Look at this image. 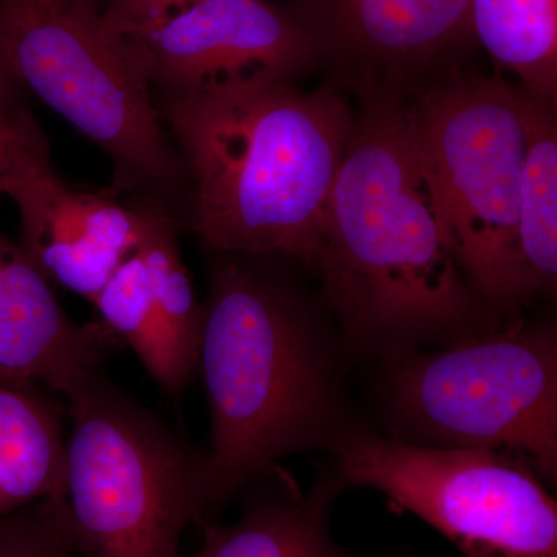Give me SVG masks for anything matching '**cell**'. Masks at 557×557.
Masks as SVG:
<instances>
[{"instance_id":"6da1fadb","label":"cell","mask_w":557,"mask_h":557,"mask_svg":"<svg viewBox=\"0 0 557 557\" xmlns=\"http://www.w3.org/2000/svg\"><path fill=\"white\" fill-rule=\"evenodd\" d=\"M205 247L288 258L317 269L325 208L355 129L338 91L292 83L223 84L161 94Z\"/></svg>"},{"instance_id":"7a4b0ae2","label":"cell","mask_w":557,"mask_h":557,"mask_svg":"<svg viewBox=\"0 0 557 557\" xmlns=\"http://www.w3.org/2000/svg\"><path fill=\"white\" fill-rule=\"evenodd\" d=\"M317 270L359 339L457 327L475 309L405 90H366L325 208Z\"/></svg>"},{"instance_id":"3957f363","label":"cell","mask_w":557,"mask_h":557,"mask_svg":"<svg viewBox=\"0 0 557 557\" xmlns=\"http://www.w3.org/2000/svg\"><path fill=\"white\" fill-rule=\"evenodd\" d=\"M197 370L215 508L281 458L347 434L329 347L304 300L260 258L214 252Z\"/></svg>"},{"instance_id":"277c9868","label":"cell","mask_w":557,"mask_h":557,"mask_svg":"<svg viewBox=\"0 0 557 557\" xmlns=\"http://www.w3.org/2000/svg\"><path fill=\"white\" fill-rule=\"evenodd\" d=\"M69 401L61 519L78 557H182L190 523L215 508L207 453L94 368Z\"/></svg>"},{"instance_id":"5b68a950","label":"cell","mask_w":557,"mask_h":557,"mask_svg":"<svg viewBox=\"0 0 557 557\" xmlns=\"http://www.w3.org/2000/svg\"><path fill=\"white\" fill-rule=\"evenodd\" d=\"M0 53L113 161L123 186L164 199L188 185L149 81L90 0H0Z\"/></svg>"},{"instance_id":"8992f818","label":"cell","mask_w":557,"mask_h":557,"mask_svg":"<svg viewBox=\"0 0 557 557\" xmlns=\"http://www.w3.org/2000/svg\"><path fill=\"white\" fill-rule=\"evenodd\" d=\"M405 94L468 284L496 306L519 302L525 91L500 79L448 73Z\"/></svg>"},{"instance_id":"52a82bcc","label":"cell","mask_w":557,"mask_h":557,"mask_svg":"<svg viewBox=\"0 0 557 557\" xmlns=\"http://www.w3.org/2000/svg\"><path fill=\"white\" fill-rule=\"evenodd\" d=\"M387 398L398 438L505 450L556 482L557 346L549 329L520 325L401 358Z\"/></svg>"},{"instance_id":"ba28073f","label":"cell","mask_w":557,"mask_h":557,"mask_svg":"<svg viewBox=\"0 0 557 557\" xmlns=\"http://www.w3.org/2000/svg\"><path fill=\"white\" fill-rule=\"evenodd\" d=\"M332 449L344 485L380 491L465 557H557L555 498L515 454L434 448L361 432H347Z\"/></svg>"},{"instance_id":"9c48e42d","label":"cell","mask_w":557,"mask_h":557,"mask_svg":"<svg viewBox=\"0 0 557 557\" xmlns=\"http://www.w3.org/2000/svg\"><path fill=\"white\" fill-rule=\"evenodd\" d=\"M123 40L161 94L249 81L293 83L321 58L298 11L270 0H203Z\"/></svg>"},{"instance_id":"30bf717a","label":"cell","mask_w":557,"mask_h":557,"mask_svg":"<svg viewBox=\"0 0 557 557\" xmlns=\"http://www.w3.org/2000/svg\"><path fill=\"white\" fill-rule=\"evenodd\" d=\"M321 54H332L369 90L405 83L468 38L469 0H304L295 9Z\"/></svg>"},{"instance_id":"8fae6325","label":"cell","mask_w":557,"mask_h":557,"mask_svg":"<svg viewBox=\"0 0 557 557\" xmlns=\"http://www.w3.org/2000/svg\"><path fill=\"white\" fill-rule=\"evenodd\" d=\"M0 193L20 209V247L33 265L90 302L137 249L134 209L69 188L57 172L13 180Z\"/></svg>"},{"instance_id":"7c38bea8","label":"cell","mask_w":557,"mask_h":557,"mask_svg":"<svg viewBox=\"0 0 557 557\" xmlns=\"http://www.w3.org/2000/svg\"><path fill=\"white\" fill-rule=\"evenodd\" d=\"M120 341L101 322L78 325L61 309L50 281L20 245L0 234V370L22 383L64 391L101 368Z\"/></svg>"},{"instance_id":"4fadbf2b","label":"cell","mask_w":557,"mask_h":557,"mask_svg":"<svg viewBox=\"0 0 557 557\" xmlns=\"http://www.w3.org/2000/svg\"><path fill=\"white\" fill-rule=\"evenodd\" d=\"M344 486L332 469L306 496L287 491L256 498L233 525L201 520L203 542L193 557H359L330 534V512Z\"/></svg>"},{"instance_id":"5bb4252c","label":"cell","mask_w":557,"mask_h":557,"mask_svg":"<svg viewBox=\"0 0 557 557\" xmlns=\"http://www.w3.org/2000/svg\"><path fill=\"white\" fill-rule=\"evenodd\" d=\"M67 440L62 410L35 383L0 381V519L64 500Z\"/></svg>"},{"instance_id":"9a60e30c","label":"cell","mask_w":557,"mask_h":557,"mask_svg":"<svg viewBox=\"0 0 557 557\" xmlns=\"http://www.w3.org/2000/svg\"><path fill=\"white\" fill-rule=\"evenodd\" d=\"M527 156L518 218V296L552 289L557 277V124L555 108L525 91Z\"/></svg>"},{"instance_id":"2e32d148","label":"cell","mask_w":557,"mask_h":557,"mask_svg":"<svg viewBox=\"0 0 557 557\" xmlns=\"http://www.w3.org/2000/svg\"><path fill=\"white\" fill-rule=\"evenodd\" d=\"M469 27L523 91L556 108L557 0H469Z\"/></svg>"},{"instance_id":"e0dca14e","label":"cell","mask_w":557,"mask_h":557,"mask_svg":"<svg viewBox=\"0 0 557 557\" xmlns=\"http://www.w3.org/2000/svg\"><path fill=\"white\" fill-rule=\"evenodd\" d=\"M137 252L146 267L161 325L183 369L197 372L203 306L194 293L177 242V222L152 200L134 209Z\"/></svg>"},{"instance_id":"ac0fdd59","label":"cell","mask_w":557,"mask_h":557,"mask_svg":"<svg viewBox=\"0 0 557 557\" xmlns=\"http://www.w3.org/2000/svg\"><path fill=\"white\" fill-rule=\"evenodd\" d=\"M91 304L97 307L101 324L134 350L161 391L178 398L193 375L172 350L137 249L124 259Z\"/></svg>"},{"instance_id":"d6986e66","label":"cell","mask_w":557,"mask_h":557,"mask_svg":"<svg viewBox=\"0 0 557 557\" xmlns=\"http://www.w3.org/2000/svg\"><path fill=\"white\" fill-rule=\"evenodd\" d=\"M25 91L0 53V188L13 180L54 172L49 138Z\"/></svg>"},{"instance_id":"ffe728a7","label":"cell","mask_w":557,"mask_h":557,"mask_svg":"<svg viewBox=\"0 0 557 557\" xmlns=\"http://www.w3.org/2000/svg\"><path fill=\"white\" fill-rule=\"evenodd\" d=\"M61 504L39 502L0 519V557H78L62 523Z\"/></svg>"},{"instance_id":"44dd1931","label":"cell","mask_w":557,"mask_h":557,"mask_svg":"<svg viewBox=\"0 0 557 557\" xmlns=\"http://www.w3.org/2000/svg\"><path fill=\"white\" fill-rule=\"evenodd\" d=\"M200 2L203 0H109L101 16L113 35L126 39L152 30Z\"/></svg>"},{"instance_id":"7402d4cb","label":"cell","mask_w":557,"mask_h":557,"mask_svg":"<svg viewBox=\"0 0 557 557\" xmlns=\"http://www.w3.org/2000/svg\"><path fill=\"white\" fill-rule=\"evenodd\" d=\"M0 381H11V383H22V381L11 379V376L7 375V373H3L2 370H0Z\"/></svg>"}]
</instances>
